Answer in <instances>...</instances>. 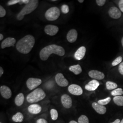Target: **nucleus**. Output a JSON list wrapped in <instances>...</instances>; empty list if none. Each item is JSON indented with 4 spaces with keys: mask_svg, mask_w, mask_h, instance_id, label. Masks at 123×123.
I'll return each mask as SVG.
<instances>
[{
    "mask_svg": "<svg viewBox=\"0 0 123 123\" xmlns=\"http://www.w3.org/2000/svg\"><path fill=\"white\" fill-rule=\"evenodd\" d=\"M61 102L63 106L66 109H69L72 106V100L70 96L68 94H63L62 96Z\"/></svg>",
    "mask_w": 123,
    "mask_h": 123,
    "instance_id": "obj_12",
    "label": "nucleus"
},
{
    "mask_svg": "<svg viewBox=\"0 0 123 123\" xmlns=\"http://www.w3.org/2000/svg\"></svg>",
    "mask_w": 123,
    "mask_h": 123,
    "instance_id": "obj_46",
    "label": "nucleus"
},
{
    "mask_svg": "<svg viewBox=\"0 0 123 123\" xmlns=\"http://www.w3.org/2000/svg\"><path fill=\"white\" fill-rule=\"evenodd\" d=\"M16 43L15 38L13 37H7L3 41L1 44V48L4 49L6 48L13 47Z\"/></svg>",
    "mask_w": 123,
    "mask_h": 123,
    "instance_id": "obj_14",
    "label": "nucleus"
},
{
    "mask_svg": "<svg viewBox=\"0 0 123 123\" xmlns=\"http://www.w3.org/2000/svg\"><path fill=\"white\" fill-rule=\"evenodd\" d=\"M50 114L51 118L53 120H56L57 119L58 116V114L57 110L55 109H53L50 110Z\"/></svg>",
    "mask_w": 123,
    "mask_h": 123,
    "instance_id": "obj_26",
    "label": "nucleus"
},
{
    "mask_svg": "<svg viewBox=\"0 0 123 123\" xmlns=\"http://www.w3.org/2000/svg\"><path fill=\"white\" fill-rule=\"evenodd\" d=\"M69 70L75 75H79L82 72L81 67L79 64L72 65L69 68Z\"/></svg>",
    "mask_w": 123,
    "mask_h": 123,
    "instance_id": "obj_21",
    "label": "nucleus"
},
{
    "mask_svg": "<svg viewBox=\"0 0 123 123\" xmlns=\"http://www.w3.org/2000/svg\"><path fill=\"white\" fill-rule=\"evenodd\" d=\"M51 1H56V0H52Z\"/></svg>",
    "mask_w": 123,
    "mask_h": 123,
    "instance_id": "obj_45",
    "label": "nucleus"
},
{
    "mask_svg": "<svg viewBox=\"0 0 123 123\" xmlns=\"http://www.w3.org/2000/svg\"><path fill=\"white\" fill-rule=\"evenodd\" d=\"M78 32L76 30L73 29L68 32L67 35V39L68 42L74 43L77 39Z\"/></svg>",
    "mask_w": 123,
    "mask_h": 123,
    "instance_id": "obj_15",
    "label": "nucleus"
},
{
    "mask_svg": "<svg viewBox=\"0 0 123 123\" xmlns=\"http://www.w3.org/2000/svg\"><path fill=\"white\" fill-rule=\"evenodd\" d=\"M120 123H123V119H122V120H121V121L120 122Z\"/></svg>",
    "mask_w": 123,
    "mask_h": 123,
    "instance_id": "obj_44",
    "label": "nucleus"
},
{
    "mask_svg": "<svg viewBox=\"0 0 123 123\" xmlns=\"http://www.w3.org/2000/svg\"><path fill=\"white\" fill-rule=\"evenodd\" d=\"M123 58L121 56H119L118 57L116 58L112 62V65L113 66H115L120 64L122 61Z\"/></svg>",
    "mask_w": 123,
    "mask_h": 123,
    "instance_id": "obj_29",
    "label": "nucleus"
},
{
    "mask_svg": "<svg viewBox=\"0 0 123 123\" xmlns=\"http://www.w3.org/2000/svg\"><path fill=\"white\" fill-rule=\"evenodd\" d=\"M28 110L29 113L32 114H38L41 112L42 107L39 105L32 104L28 107Z\"/></svg>",
    "mask_w": 123,
    "mask_h": 123,
    "instance_id": "obj_19",
    "label": "nucleus"
},
{
    "mask_svg": "<svg viewBox=\"0 0 123 123\" xmlns=\"http://www.w3.org/2000/svg\"><path fill=\"white\" fill-rule=\"evenodd\" d=\"M121 44H122V46L123 48V37H122V39H121Z\"/></svg>",
    "mask_w": 123,
    "mask_h": 123,
    "instance_id": "obj_43",
    "label": "nucleus"
},
{
    "mask_svg": "<svg viewBox=\"0 0 123 123\" xmlns=\"http://www.w3.org/2000/svg\"><path fill=\"white\" fill-rule=\"evenodd\" d=\"M78 1L79 2V3H83V2H84V0H78Z\"/></svg>",
    "mask_w": 123,
    "mask_h": 123,
    "instance_id": "obj_42",
    "label": "nucleus"
},
{
    "mask_svg": "<svg viewBox=\"0 0 123 123\" xmlns=\"http://www.w3.org/2000/svg\"><path fill=\"white\" fill-rule=\"evenodd\" d=\"M86 52V49L84 46L80 47L75 52L74 55V58L77 60H82L85 56Z\"/></svg>",
    "mask_w": 123,
    "mask_h": 123,
    "instance_id": "obj_17",
    "label": "nucleus"
},
{
    "mask_svg": "<svg viewBox=\"0 0 123 123\" xmlns=\"http://www.w3.org/2000/svg\"><path fill=\"white\" fill-rule=\"evenodd\" d=\"M59 31V28L56 26L53 25H48L45 27V32L49 36H53L57 34Z\"/></svg>",
    "mask_w": 123,
    "mask_h": 123,
    "instance_id": "obj_10",
    "label": "nucleus"
},
{
    "mask_svg": "<svg viewBox=\"0 0 123 123\" xmlns=\"http://www.w3.org/2000/svg\"><path fill=\"white\" fill-rule=\"evenodd\" d=\"M119 10L123 12V0H120L119 2Z\"/></svg>",
    "mask_w": 123,
    "mask_h": 123,
    "instance_id": "obj_35",
    "label": "nucleus"
},
{
    "mask_svg": "<svg viewBox=\"0 0 123 123\" xmlns=\"http://www.w3.org/2000/svg\"><path fill=\"white\" fill-rule=\"evenodd\" d=\"M21 0H10L7 2L8 6H12L13 5L16 4L17 3H20Z\"/></svg>",
    "mask_w": 123,
    "mask_h": 123,
    "instance_id": "obj_32",
    "label": "nucleus"
},
{
    "mask_svg": "<svg viewBox=\"0 0 123 123\" xmlns=\"http://www.w3.org/2000/svg\"><path fill=\"white\" fill-rule=\"evenodd\" d=\"M62 12L63 14H67L69 11V6L67 5H63L61 6Z\"/></svg>",
    "mask_w": 123,
    "mask_h": 123,
    "instance_id": "obj_30",
    "label": "nucleus"
},
{
    "mask_svg": "<svg viewBox=\"0 0 123 123\" xmlns=\"http://www.w3.org/2000/svg\"><path fill=\"white\" fill-rule=\"evenodd\" d=\"M0 93L1 95L6 99H9L12 95V92L11 89L5 85L0 86Z\"/></svg>",
    "mask_w": 123,
    "mask_h": 123,
    "instance_id": "obj_13",
    "label": "nucleus"
},
{
    "mask_svg": "<svg viewBox=\"0 0 123 123\" xmlns=\"http://www.w3.org/2000/svg\"><path fill=\"white\" fill-rule=\"evenodd\" d=\"M69 123H79L78 122H76V121H74V120H72V121H70V122Z\"/></svg>",
    "mask_w": 123,
    "mask_h": 123,
    "instance_id": "obj_41",
    "label": "nucleus"
},
{
    "mask_svg": "<svg viewBox=\"0 0 123 123\" xmlns=\"http://www.w3.org/2000/svg\"><path fill=\"white\" fill-rule=\"evenodd\" d=\"M24 96L22 93H20L15 98V103L16 105L20 106L22 105L24 101Z\"/></svg>",
    "mask_w": 123,
    "mask_h": 123,
    "instance_id": "obj_20",
    "label": "nucleus"
},
{
    "mask_svg": "<svg viewBox=\"0 0 123 123\" xmlns=\"http://www.w3.org/2000/svg\"><path fill=\"white\" fill-rule=\"evenodd\" d=\"M24 116L21 112H18L17 114H14L12 117V119L15 122H22L23 120Z\"/></svg>",
    "mask_w": 123,
    "mask_h": 123,
    "instance_id": "obj_22",
    "label": "nucleus"
},
{
    "mask_svg": "<svg viewBox=\"0 0 123 123\" xmlns=\"http://www.w3.org/2000/svg\"><path fill=\"white\" fill-rule=\"evenodd\" d=\"M6 15V11L4 8L2 6H0V18H3Z\"/></svg>",
    "mask_w": 123,
    "mask_h": 123,
    "instance_id": "obj_31",
    "label": "nucleus"
},
{
    "mask_svg": "<svg viewBox=\"0 0 123 123\" xmlns=\"http://www.w3.org/2000/svg\"><path fill=\"white\" fill-rule=\"evenodd\" d=\"M120 120H119V119H116L113 122H112V123H120Z\"/></svg>",
    "mask_w": 123,
    "mask_h": 123,
    "instance_id": "obj_39",
    "label": "nucleus"
},
{
    "mask_svg": "<svg viewBox=\"0 0 123 123\" xmlns=\"http://www.w3.org/2000/svg\"><path fill=\"white\" fill-rule=\"evenodd\" d=\"M89 76L95 80H102L105 78V74L99 71L92 70L88 72Z\"/></svg>",
    "mask_w": 123,
    "mask_h": 123,
    "instance_id": "obj_11",
    "label": "nucleus"
},
{
    "mask_svg": "<svg viewBox=\"0 0 123 123\" xmlns=\"http://www.w3.org/2000/svg\"><path fill=\"white\" fill-rule=\"evenodd\" d=\"M110 17L114 19H118L120 18L122 13L121 11L116 6L111 7L108 12Z\"/></svg>",
    "mask_w": 123,
    "mask_h": 123,
    "instance_id": "obj_9",
    "label": "nucleus"
},
{
    "mask_svg": "<svg viewBox=\"0 0 123 123\" xmlns=\"http://www.w3.org/2000/svg\"><path fill=\"white\" fill-rule=\"evenodd\" d=\"M29 0H21V2L19 3L20 4H25L26 5L28 4L29 2Z\"/></svg>",
    "mask_w": 123,
    "mask_h": 123,
    "instance_id": "obj_37",
    "label": "nucleus"
},
{
    "mask_svg": "<svg viewBox=\"0 0 123 123\" xmlns=\"http://www.w3.org/2000/svg\"><path fill=\"white\" fill-rule=\"evenodd\" d=\"M42 83V81L40 79L30 78L26 81V86L29 89L33 90L39 86Z\"/></svg>",
    "mask_w": 123,
    "mask_h": 123,
    "instance_id": "obj_6",
    "label": "nucleus"
},
{
    "mask_svg": "<svg viewBox=\"0 0 123 123\" xmlns=\"http://www.w3.org/2000/svg\"><path fill=\"white\" fill-rule=\"evenodd\" d=\"M60 15V10L56 6L50 8L46 12L45 14V18L49 21H54L57 20Z\"/></svg>",
    "mask_w": 123,
    "mask_h": 123,
    "instance_id": "obj_5",
    "label": "nucleus"
},
{
    "mask_svg": "<svg viewBox=\"0 0 123 123\" xmlns=\"http://www.w3.org/2000/svg\"><path fill=\"white\" fill-rule=\"evenodd\" d=\"M78 123H89V120L86 115H82L78 119Z\"/></svg>",
    "mask_w": 123,
    "mask_h": 123,
    "instance_id": "obj_28",
    "label": "nucleus"
},
{
    "mask_svg": "<svg viewBox=\"0 0 123 123\" xmlns=\"http://www.w3.org/2000/svg\"><path fill=\"white\" fill-rule=\"evenodd\" d=\"M99 84V83L97 80L93 79L90 82H89L88 84L85 85V88L89 91H94L98 87Z\"/></svg>",
    "mask_w": 123,
    "mask_h": 123,
    "instance_id": "obj_16",
    "label": "nucleus"
},
{
    "mask_svg": "<svg viewBox=\"0 0 123 123\" xmlns=\"http://www.w3.org/2000/svg\"><path fill=\"white\" fill-rule=\"evenodd\" d=\"M39 1L38 0H30L29 2L25 5L20 12L17 16L19 21H21L24 18L25 15L29 14L37 9L38 6Z\"/></svg>",
    "mask_w": 123,
    "mask_h": 123,
    "instance_id": "obj_3",
    "label": "nucleus"
},
{
    "mask_svg": "<svg viewBox=\"0 0 123 123\" xmlns=\"http://www.w3.org/2000/svg\"><path fill=\"white\" fill-rule=\"evenodd\" d=\"M46 93L41 88L36 89L26 97V100L29 103H34L42 100L46 97Z\"/></svg>",
    "mask_w": 123,
    "mask_h": 123,
    "instance_id": "obj_4",
    "label": "nucleus"
},
{
    "mask_svg": "<svg viewBox=\"0 0 123 123\" xmlns=\"http://www.w3.org/2000/svg\"><path fill=\"white\" fill-rule=\"evenodd\" d=\"M106 86L107 89L110 90L116 89L118 87V85L113 82L107 81L106 83Z\"/></svg>",
    "mask_w": 123,
    "mask_h": 123,
    "instance_id": "obj_23",
    "label": "nucleus"
},
{
    "mask_svg": "<svg viewBox=\"0 0 123 123\" xmlns=\"http://www.w3.org/2000/svg\"><path fill=\"white\" fill-rule=\"evenodd\" d=\"M69 92L74 95H81L83 93V90L82 88L78 85L73 84L69 86L68 88Z\"/></svg>",
    "mask_w": 123,
    "mask_h": 123,
    "instance_id": "obj_8",
    "label": "nucleus"
},
{
    "mask_svg": "<svg viewBox=\"0 0 123 123\" xmlns=\"http://www.w3.org/2000/svg\"><path fill=\"white\" fill-rule=\"evenodd\" d=\"M55 81L59 86L65 87L68 85V81L61 73H58L55 76Z\"/></svg>",
    "mask_w": 123,
    "mask_h": 123,
    "instance_id": "obj_7",
    "label": "nucleus"
},
{
    "mask_svg": "<svg viewBox=\"0 0 123 123\" xmlns=\"http://www.w3.org/2000/svg\"><path fill=\"white\" fill-rule=\"evenodd\" d=\"M4 36L2 34H0V41H1L3 39Z\"/></svg>",
    "mask_w": 123,
    "mask_h": 123,
    "instance_id": "obj_40",
    "label": "nucleus"
},
{
    "mask_svg": "<svg viewBox=\"0 0 123 123\" xmlns=\"http://www.w3.org/2000/svg\"><path fill=\"white\" fill-rule=\"evenodd\" d=\"M111 99V98L110 97H108L105 99L98 100V103L101 105H108L110 102Z\"/></svg>",
    "mask_w": 123,
    "mask_h": 123,
    "instance_id": "obj_27",
    "label": "nucleus"
},
{
    "mask_svg": "<svg viewBox=\"0 0 123 123\" xmlns=\"http://www.w3.org/2000/svg\"><path fill=\"white\" fill-rule=\"evenodd\" d=\"M118 70L119 73L121 75H123V62H122L118 67Z\"/></svg>",
    "mask_w": 123,
    "mask_h": 123,
    "instance_id": "obj_34",
    "label": "nucleus"
},
{
    "mask_svg": "<svg viewBox=\"0 0 123 123\" xmlns=\"http://www.w3.org/2000/svg\"><path fill=\"white\" fill-rule=\"evenodd\" d=\"M37 123H48V122L45 119H39L37 120Z\"/></svg>",
    "mask_w": 123,
    "mask_h": 123,
    "instance_id": "obj_36",
    "label": "nucleus"
},
{
    "mask_svg": "<svg viewBox=\"0 0 123 123\" xmlns=\"http://www.w3.org/2000/svg\"><path fill=\"white\" fill-rule=\"evenodd\" d=\"M111 94L112 96H121L123 94V90L121 88H118L115 89L113 90Z\"/></svg>",
    "mask_w": 123,
    "mask_h": 123,
    "instance_id": "obj_25",
    "label": "nucleus"
},
{
    "mask_svg": "<svg viewBox=\"0 0 123 123\" xmlns=\"http://www.w3.org/2000/svg\"><path fill=\"white\" fill-rule=\"evenodd\" d=\"M3 73H4V70H3V68L1 67H0V77H1L2 76Z\"/></svg>",
    "mask_w": 123,
    "mask_h": 123,
    "instance_id": "obj_38",
    "label": "nucleus"
},
{
    "mask_svg": "<svg viewBox=\"0 0 123 123\" xmlns=\"http://www.w3.org/2000/svg\"><path fill=\"white\" fill-rule=\"evenodd\" d=\"M92 108L98 114H105L106 108L105 106L102 105L98 103L94 102L92 104Z\"/></svg>",
    "mask_w": 123,
    "mask_h": 123,
    "instance_id": "obj_18",
    "label": "nucleus"
},
{
    "mask_svg": "<svg viewBox=\"0 0 123 123\" xmlns=\"http://www.w3.org/2000/svg\"><path fill=\"white\" fill-rule=\"evenodd\" d=\"M35 43L34 37L31 35H27L18 41L16 48L19 53L28 54L33 48Z\"/></svg>",
    "mask_w": 123,
    "mask_h": 123,
    "instance_id": "obj_1",
    "label": "nucleus"
},
{
    "mask_svg": "<svg viewBox=\"0 0 123 123\" xmlns=\"http://www.w3.org/2000/svg\"><path fill=\"white\" fill-rule=\"evenodd\" d=\"M65 53V49L62 47L56 44H52L42 49L40 52L39 56L42 60L46 61L52 54H55L62 57L64 56Z\"/></svg>",
    "mask_w": 123,
    "mask_h": 123,
    "instance_id": "obj_2",
    "label": "nucleus"
},
{
    "mask_svg": "<svg viewBox=\"0 0 123 123\" xmlns=\"http://www.w3.org/2000/svg\"><path fill=\"white\" fill-rule=\"evenodd\" d=\"M114 103L120 106H123V96H115L113 98Z\"/></svg>",
    "mask_w": 123,
    "mask_h": 123,
    "instance_id": "obj_24",
    "label": "nucleus"
},
{
    "mask_svg": "<svg viewBox=\"0 0 123 123\" xmlns=\"http://www.w3.org/2000/svg\"><path fill=\"white\" fill-rule=\"evenodd\" d=\"M106 0H96V2L97 4L99 6H102L105 4Z\"/></svg>",
    "mask_w": 123,
    "mask_h": 123,
    "instance_id": "obj_33",
    "label": "nucleus"
}]
</instances>
